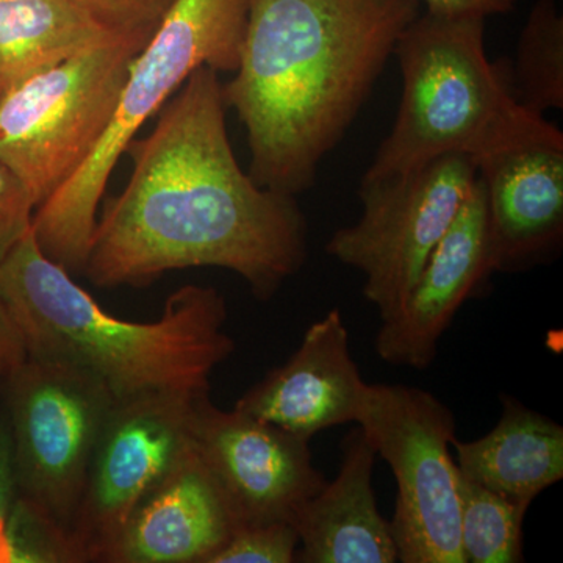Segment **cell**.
Returning <instances> with one entry per match:
<instances>
[{
    "label": "cell",
    "mask_w": 563,
    "mask_h": 563,
    "mask_svg": "<svg viewBox=\"0 0 563 563\" xmlns=\"http://www.w3.org/2000/svg\"><path fill=\"white\" fill-rule=\"evenodd\" d=\"M492 274L487 199L476 174L472 191L433 247L401 309L377 331L379 358L418 372L431 366L455 314L483 291Z\"/></svg>",
    "instance_id": "cell-13"
},
{
    "label": "cell",
    "mask_w": 563,
    "mask_h": 563,
    "mask_svg": "<svg viewBox=\"0 0 563 563\" xmlns=\"http://www.w3.org/2000/svg\"><path fill=\"white\" fill-rule=\"evenodd\" d=\"M501 401V418L487 435L453 440L455 465L466 479L531 507L563 479V428L514 396Z\"/></svg>",
    "instance_id": "cell-17"
},
{
    "label": "cell",
    "mask_w": 563,
    "mask_h": 563,
    "mask_svg": "<svg viewBox=\"0 0 563 563\" xmlns=\"http://www.w3.org/2000/svg\"><path fill=\"white\" fill-rule=\"evenodd\" d=\"M366 383L352 358L340 310L309 325L295 354L235 402L233 409L312 440L357 421Z\"/></svg>",
    "instance_id": "cell-14"
},
{
    "label": "cell",
    "mask_w": 563,
    "mask_h": 563,
    "mask_svg": "<svg viewBox=\"0 0 563 563\" xmlns=\"http://www.w3.org/2000/svg\"><path fill=\"white\" fill-rule=\"evenodd\" d=\"M355 422L398 485L390 520L398 561L465 563L450 407L421 388L366 383Z\"/></svg>",
    "instance_id": "cell-8"
},
{
    "label": "cell",
    "mask_w": 563,
    "mask_h": 563,
    "mask_svg": "<svg viewBox=\"0 0 563 563\" xmlns=\"http://www.w3.org/2000/svg\"><path fill=\"white\" fill-rule=\"evenodd\" d=\"M250 0H172L133 57L117 110L96 150L35 214L40 250L70 274H84L111 173L140 129L157 117L196 69L239 68Z\"/></svg>",
    "instance_id": "cell-5"
},
{
    "label": "cell",
    "mask_w": 563,
    "mask_h": 563,
    "mask_svg": "<svg viewBox=\"0 0 563 563\" xmlns=\"http://www.w3.org/2000/svg\"><path fill=\"white\" fill-rule=\"evenodd\" d=\"M36 209L25 185L0 163V262L31 231Z\"/></svg>",
    "instance_id": "cell-24"
},
{
    "label": "cell",
    "mask_w": 563,
    "mask_h": 563,
    "mask_svg": "<svg viewBox=\"0 0 563 563\" xmlns=\"http://www.w3.org/2000/svg\"><path fill=\"white\" fill-rule=\"evenodd\" d=\"M124 36L70 0H0V101L77 52Z\"/></svg>",
    "instance_id": "cell-18"
},
{
    "label": "cell",
    "mask_w": 563,
    "mask_h": 563,
    "mask_svg": "<svg viewBox=\"0 0 563 563\" xmlns=\"http://www.w3.org/2000/svg\"><path fill=\"white\" fill-rule=\"evenodd\" d=\"M401 102L362 180L410 172L451 154L479 162L554 128L523 109L504 66L488 60L485 20L418 14L396 43Z\"/></svg>",
    "instance_id": "cell-4"
},
{
    "label": "cell",
    "mask_w": 563,
    "mask_h": 563,
    "mask_svg": "<svg viewBox=\"0 0 563 563\" xmlns=\"http://www.w3.org/2000/svg\"><path fill=\"white\" fill-rule=\"evenodd\" d=\"M342 453L335 479L292 514L299 537L296 562H399L390 521L379 512L374 493L376 451L361 428L344 437Z\"/></svg>",
    "instance_id": "cell-16"
},
{
    "label": "cell",
    "mask_w": 563,
    "mask_h": 563,
    "mask_svg": "<svg viewBox=\"0 0 563 563\" xmlns=\"http://www.w3.org/2000/svg\"><path fill=\"white\" fill-rule=\"evenodd\" d=\"M0 563H74L68 547L22 495L9 422L0 421Z\"/></svg>",
    "instance_id": "cell-21"
},
{
    "label": "cell",
    "mask_w": 563,
    "mask_h": 563,
    "mask_svg": "<svg viewBox=\"0 0 563 563\" xmlns=\"http://www.w3.org/2000/svg\"><path fill=\"white\" fill-rule=\"evenodd\" d=\"M476 174L473 157L451 154L398 176L361 181V218L333 233L325 252L363 274V296L380 321L401 309Z\"/></svg>",
    "instance_id": "cell-9"
},
{
    "label": "cell",
    "mask_w": 563,
    "mask_h": 563,
    "mask_svg": "<svg viewBox=\"0 0 563 563\" xmlns=\"http://www.w3.org/2000/svg\"><path fill=\"white\" fill-rule=\"evenodd\" d=\"M7 380L22 495L74 559L70 536L96 444L117 399L90 374L29 355Z\"/></svg>",
    "instance_id": "cell-7"
},
{
    "label": "cell",
    "mask_w": 563,
    "mask_h": 563,
    "mask_svg": "<svg viewBox=\"0 0 563 563\" xmlns=\"http://www.w3.org/2000/svg\"><path fill=\"white\" fill-rule=\"evenodd\" d=\"M0 301L29 357L68 363L106 385L117 401L152 393L206 395L211 373L235 351L217 288L185 285L157 321L121 320L40 250L33 229L0 262Z\"/></svg>",
    "instance_id": "cell-3"
},
{
    "label": "cell",
    "mask_w": 563,
    "mask_h": 563,
    "mask_svg": "<svg viewBox=\"0 0 563 563\" xmlns=\"http://www.w3.org/2000/svg\"><path fill=\"white\" fill-rule=\"evenodd\" d=\"M299 537L290 521L235 529L209 563H292Z\"/></svg>",
    "instance_id": "cell-22"
},
{
    "label": "cell",
    "mask_w": 563,
    "mask_h": 563,
    "mask_svg": "<svg viewBox=\"0 0 563 563\" xmlns=\"http://www.w3.org/2000/svg\"><path fill=\"white\" fill-rule=\"evenodd\" d=\"M461 548L465 563L523 562L529 506L512 501L461 474Z\"/></svg>",
    "instance_id": "cell-20"
},
{
    "label": "cell",
    "mask_w": 563,
    "mask_h": 563,
    "mask_svg": "<svg viewBox=\"0 0 563 563\" xmlns=\"http://www.w3.org/2000/svg\"><path fill=\"white\" fill-rule=\"evenodd\" d=\"M426 11L444 18H487L509 14L517 0H420Z\"/></svg>",
    "instance_id": "cell-25"
},
{
    "label": "cell",
    "mask_w": 563,
    "mask_h": 563,
    "mask_svg": "<svg viewBox=\"0 0 563 563\" xmlns=\"http://www.w3.org/2000/svg\"><path fill=\"white\" fill-rule=\"evenodd\" d=\"M235 529L191 442L136 507L106 563H209Z\"/></svg>",
    "instance_id": "cell-15"
},
{
    "label": "cell",
    "mask_w": 563,
    "mask_h": 563,
    "mask_svg": "<svg viewBox=\"0 0 563 563\" xmlns=\"http://www.w3.org/2000/svg\"><path fill=\"white\" fill-rule=\"evenodd\" d=\"M191 442L236 529L290 521L328 483L313 465L310 440L240 410H221L209 393L196 399Z\"/></svg>",
    "instance_id": "cell-11"
},
{
    "label": "cell",
    "mask_w": 563,
    "mask_h": 563,
    "mask_svg": "<svg viewBox=\"0 0 563 563\" xmlns=\"http://www.w3.org/2000/svg\"><path fill=\"white\" fill-rule=\"evenodd\" d=\"M420 0H250L239 68L222 84L246 129L250 176L298 198L344 139Z\"/></svg>",
    "instance_id": "cell-2"
},
{
    "label": "cell",
    "mask_w": 563,
    "mask_h": 563,
    "mask_svg": "<svg viewBox=\"0 0 563 563\" xmlns=\"http://www.w3.org/2000/svg\"><path fill=\"white\" fill-rule=\"evenodd\" d=\"M109 31L150 40L172 0H70Z\"/></svg>",
    "instance_id": "cell-23"
},
{
    "label": "cell",
    "mask_w": 563,
    "mask_h": 563,
    "mask_svg": "<svg viewBox=\"0 0 563 563\" xmlns=\"http://www.w3.org/2000/svg\"><path fill=\"white\" fill-rule=\"evenodd\" d=\"M199 396L152 393L114 401L70 536L76 563H106L136 507L190 450Z\"/></svg>",
    "instance_id": "cell-10"
},
{
    "label": "cell",
    "mask_w": 563,
    "mask_h": 563,
    "mask_svg": "<svg viewBox=\"0 0 563 563\" xmlns=\"http://www.w3.org/2000/svg\"><path fill=\"white\" fill-rule=\"evenodd\" d=\"M495 273L554 261L563 244V135L558 128L476 162Z\"/></svg>",
    "instance_id": "cell-12"
},
{
    "label": "cell",
    "mask_w": 563,
    "mask_h": 563,
    "mask_svg": "<svg viewBox=\"0 0 563 563\" xmlns=\"http://www.w3.org/2000/svg\"><path fill=\"white\" fill-rule=\"evenodd\" d=\"M24 343L16 325L0 301V377H7L25 361Z\"/></svg>",
    "instance_id": "cell-26"
},
{
    "label": "cell",
    "mask_w": 563,
    "mask_h": 563,
    "mask_svg": "<svg viewBox=\"0 0 563 563\" xmlns=\"http://www.w3.org/2000/svg\"><path fill=\"white\" fill-rule=\"evenodd\" d=\"M146 41L114 36L87 47L22 81L0 101V163L16 174L36 206L96 150Z\"/></svg>",
    "instance_id": "cell-6"
},
{
    "label": "cell",
    "mask_w": 563,
    "mask_h": 563,
    "mask_svg": "<svg viewBox=\"0 0 563 563\" xmlns=\"http://www.w3.org/2000/svg\"><path fill=\"white\" fill-rule=\"evenodd\" d=\"M504 66L515 101L531 113L563 109V16L555 0L529 11L514 60Z\"/></svg>",
    "instance_id": "cell-19"
},
{
    "label": "cell",
    "mask_w": 563,
    "mask_h": 563,
    "mask_svg": "<svg viewBox=\"0 0 563 563\" xmlns=\"http://www.w3.org/2000/svg\"><path fill=\"white\" fill-rule=\"evenodd\" d=\"M217 70L196 69L133 139L131 179L96 222L84 274L101 288H143L163 274L221 268L269 301L309 257L298 198L243 172L229 140Z\"/></svg>",
    "instance_id": "cell-1"
}]
</instances>
